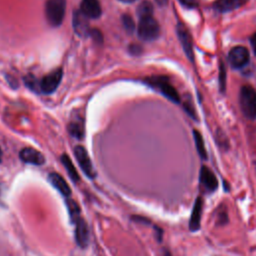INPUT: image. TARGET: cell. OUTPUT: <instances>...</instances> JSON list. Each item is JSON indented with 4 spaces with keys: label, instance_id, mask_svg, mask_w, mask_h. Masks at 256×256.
Returning <instances> with one entry per match:
<instances>
[{
    "label": "cell",
    "instance_id": "d6986e66",
    "mask_svg": "<svg viewBox=\"0 0 256 256\" xmlns=\"http://www.w3.org/2000/svg\"><path fill=\"white\" fill-rule=\"evenodd\" d=\"M194 135V139H195V144H196V148L198 151V154L200 155V157L202 159H206L207 158V153L205 150V146H204V141L202 138V135L200 134L199 131L194 130L193 132Z\"/></svg>",
    "mask_w": 256,
    "mask_h": 256
},
{
    "label": "cell",
    "instance_id": "ba28073f",
    "mask_svg": "<svg viewBox=\"0 0 256 256\" xmlns=\"http://www.w3.org/2000/svg\"><path fill=\"white\" fill-rule=\"evenodd\" d=\"M88 17H86L80 10L73 13V28L75 33H77L80 37H87L91 34Z\"/></svg>",
    "mask_w": 256,
    "mask_h": 256
},
{
    "label": "cell",
    "instance_id": "9a60e30c",
    "mask_svg": "<svg viewBox=\"0 0 256 256\" xmlns=\"http://www.w3.org/2000/svg\"><path fill=\"white\" fill-rule=\"evenodd\" d=\"M200 181L207 189L213 191L217 187V179L213 172L207 167L203 166L200 171Z\"/></svg>",
    "mask_w": 256,
    "mask_h": 256
},
{
    "label": "cell",
    "instance_id": "484cf974",
    "mask_svg": "<svg viewBox=\"0 0 256 256\" xmlns=\"http://www.w3.org/2000/svg\"><path fill=\"white\" fill-rule=\"evenodd\" d=\"M130 52L132 54H139V53H141V47L133 44V45L130 46Z\"/></svg>",
    "mask_w": 256,
    "mask_h": 256
},
{
    "label": "cell",
    "instance_id": "cb8c5ba5",
    "mask_svg": "<svg viewBox=\"0 0 256 256\" xmlns=\"http://www.w3.org/2000/svg\"><path fill=\"white\" fill-rule=\"evenodd\" d=\"M178 1L187 8H194L197 6L196 0H178Z\"/></svg>",
    "mask_w": 256,
    "mask_h": 256
},
{
    "label": "cell",
    "instance_id": "83f0119b",
    "mask_svg": "<svg viewBox=\"0 0 256 256\" xmlns=\"http://www.w3.org/2000/svg\"><path fill=\"white\" fill-rule=\"evenodd\" d=\"M155 1L160 5V6H165L168 2V0H155Z\"/></svg>",
    "mask_w": 256,
    "mask_h": 256
},
{
    "label": "cell",
    "instance_id": "3957f363",
    "mask_svg": "<svg viewBox=\"0 0 256 256\" xmlns=\"http://www.w3.org/2000/svg\"><path fill=\"white\" fill-rule=\"evenodd\" d=\"M138 36L144 41H152L158 38L160 34V26L153 16L141 18L138 25Z\"/></svg>",
    "mask_w": 256,
    "mask_h": 256
},
{
    "label": "cell",
    "instance_id": "7402d4cb",
    "mask_svg": "<svg viewBox=\"0 0 256 256\" xmlns=\"http://www.w3.org/2000/svg\"><path fill=\"white\" fill-rule=\"evenodd\" d=\"M122 23H123V26L126 30L127 33H133L134 29H135V24H134V21L132 19V17L130 15L128 14H125L122 16Z\"/></svg>",
    "mask_w": 256,
    "mask_h": 256
},
{
    "label": "cell",
    "instance_id": "603a6c76",
    "mask_svg": "<svg viewBox=\"0 0 256 256\" xmlns=\"http://www.w3.org/2000/svg\"><path fill=\"white\" fill-rule=\"evenodd\" d=\"M220 77H219V83H220V89L221 91L225 90V81H226V76H225V66L221 63L220 64Z\"/></svg>",
    "mask_w": 256,
    "mask_h": 256
},
{
    "label": "cell",
    "instance_id": "8992f818",
    "mask_svg": "<svg viewBox=\"0 0 256 256\" xmlns=\"http://www.w3.org/2000/svg\"><path fill=\"white\" fill-rule=\"evenodd\" d=\"M74 155H75L76 160H77L80 168L85 173V175L89 178H95L96 171L90 160V157L88 155L86 149L80 145L76 146L74 148Z\"/></svg>",
    "mask_w": 256,
    "mask_h": 256
},
{
    "label": "cell",
    "instance_id": "4fadbf2b",
    "mask_svg": "<svg viewBox=\"0 0 256 256\" xmlns=\"http://www.w3.org/2000/svg\"><path fill=\"white\" fill-rule=\"evenodd\" d=\"M48 179H49V182L52 184V186L55 189H57L63 196L69 197L71 195V188L69 187L68 183L61 175L55 172L50 173Z\"/></svg>",
    "mask_w": 256,
    "mask_h": 256
},
{
    "label": "cell",
    "instance_id": "52a82bcc",
    "mask_svg": "<svg viewBox=\"0 0 256 256\" xmlns=\"http://www.w3.org/2000/svg\"><path fill=\"white\" fill-rule=\"evenodd\" d=\"M229 62L233 68H242L249 61V52L243 46H236L230 50Z\"/></svg>",
    "mask_w": 256,
    "mask_h": 256
},
{
    "label": "cell",
    "instance_id": "5bb4252c",
    "mask_svg": "<svg viewBox=\"0 0 256 256\" xmlns=\"http://www.w3.org/2000/svg\"><path fill=\"white\" fill-rule=\"evenodd\" d=\"M247 2V0H217L214 8L219 12H229L235 10Z\"/></svg>",
    "mask_w": 256,
    "mask_h": 256
},
{
    "label": "cell",
    "instance_id": "9c48e42d",
    "mask_svg": "<svg viewBox=\"0 0 256 256\" xmlns=\"http://www.w3.org/2000/svg\"><path fill=\"white\" fill-rule=\"evenodd\" d=\"M177 34L179 37V40H180L184 52L186 53L187 57L193 61V46H192V38L191 35L189 33V31L187 30V28L185 27V25H183L182 23H178L177 25Z\"/></svg>",
    "mask_w": 256,
    "mask_h": 256
},
{
    "label": "cell",
    "instance_id": "277c9868",
    "mask_svg": "<svg viewBox=\"0 0 256 256\" xmlns=\"http://www.w3.org/2000/svg\"><path fill=\"white\" fill-rule=\"evenodd\" d=\"M63 76V71L61 68H58L49 74L45 75L44 77L39 81L40 91L44 94L53 93L59 86Z\"/></svg>",
    "mask_w": 256,
    "mask_h": 256
},
{
    "label": "cell",
    "instance_id": "6da1fadb",
    "mask_svg": "<svg viewBox=\"0 0 256 256\" xmlns=\"http://www.w3.org/2000/svg\"><path fill=\"white\" fill-rule=\"evenodd\" d=\"M66 11V0H47L45 15L48 23L53 27L62 24Z\"/></svg>",
    "mask_w": 256,
    "mask_h": 256
},
{
    "label": "cell",
    "instance_id": "7c38bea8",
    "mask_svg": "<svg viewBox=\"0 0 256 256\" xmlns=\"http://www.w3.org/2000/svg\"><path fill=\"white\" fill-rule=\"evenodd\" d=\"M80 11L88 18L97 19L101 15V6L98 0H82Z\"/></svg>",
    "mask_w": 256,
    "mask_h": 256
},
{
    "label": "cell",
    "instance_id": "30bf717a",
    "mask_svg": "<svg viewBox=\"0 0 256 256\" xmlns=\"http://www.w3.org/2000/svg\"><path fill=\"white\" fill-rule=\"evenodd\" d=\"M19 157L23 162L32 165H42L45 162L42 153L31 147L23 148L19 153Z\"/></svg>",
    "mask_w": 256,
    "mask_h": 256
},
{
    "label": "cell",
    "instance_id": "7a4b0ae2",
    "mask_svg": "<svg viewBox=\"0 0 256 256\" xmlns=\"http://www.w3.org/2000/svg\"><path fill=\"white\" fill-rule=\"evenodd\" d=\"M240 106L248 119L256 118V91L253 87L245 85L240 90Z\"/></svg>",
    "mask_w": 256,
    "mask_h": 256
},
{
    "label": "cell",
    "instance_id": "44dd1931",
    "mask_svg": "<svg viewBox=\"0 0 256 256\" xmlns=\"http://www.w3.org/2000/svg\"><path fill=\"white\" fill-rule=\"evenodd\" d=\"M67 203V208H68V211H69V215H70V218L73 222H75L76 220H77L80 216V208L78 206V204L74 202L73 200L69 199L66 201Z\"/></svg>",
    "mask_w": 256,
    "mask_h": 256
},
{
    "label": "cell",
    "instance_id": "5b68a950",
    "mask_svg": "<svg viewBox=\"0 0 256 256\" xmlns=\"http://www.w3.org/2000/svg\"><path fill=\"white\" fill-rule=\"evenodd\" d=\"M148 83L159 89L161 93L171 101L176 102V103L180 101V97H179L176 89L169 83L167 78L162 77V76H160V77H152L148 79Z\"/></svg>",
    "mask_w": 256,
    "mask_h": 256
},
{
    "label": "cell",
    "instance_id": "2e32d148",
    "mask_svg": "<svg viewBox=\"0 0 256 256\" xmlns=\"http://www.w3.org/2000/svg\"><path fill=\"white\" fill-rule=\"evenodd\" d=\"M201 211H202V199L198 198L194 204V209L190 219V229L192 231H196V230H198L200 227Z\"/></svg>",
    "mask_w": 256,
    "mask_h": 256
},
{
    "label": "cell",
    "instance_id": "ffe728a7",
    "mask_svg": "<svg viewBox=\"0 0 256 256\" xmlns=\"http://www.w3.org/2000/svg\"><path fill=\"white\" fill-rule=\"evenodd\" d=\"M137 15L139 19L150 17L153 15V6L149 1H142L137 7Z\"/></svg>",
    "mask_w": 256,
    "mask_h": 256
},
{
    "label": "cell",
    "instance_id": "d4e9b609",
    "mask_svg": "<svg viewBox=\"0 0 256 256\" xmlns=\"http://www.w3.org/2000/svg\"><path fill=\"white\" fill-rule=\"evenodd\" d=\"M183 106H184V109L186 110V112L191 116V117H194L195 118V116H196V113H195V111H194V108H193V106H192V104L190 103V102H185V103L183 104Z\"/></svg>",
    "mask_w": 256,
    "mask_h": 256
},
{
    "label": "cell",
    "instance_id": "e0dca14e",
    "mask_svg": "<svg viewBox=\"0 0 256 256\" xmlns=\"http://www.w3.org/2000/svg\"><path fill=\"white\" fill-rule=\"evenodd\" d=\"M61 162L64 165V167H65L69 177L72 179L74 182H78L80 177H79V174H78L77 170H76L72 160L70 159V157L68 155H66V154H63L61 156Z\"/></svg>",
    "mask_w": 256,
    "mask_h": 256
},
{
    "label": "cell",
    "instance_id": "f1b7e54d",
    "mask_svg": "<svg viewBox=\"0 0 256 256\" xmlns=\"http://www.w3.org/2000/svg\"><path fill=\"white\" fill-rule=\"evenodd\" d=\"M119 1L124 2V3H132L135 1V0H119Z\"/></svg>",
    "mask_w": 256,
    "mask_h": 256
},
{
    "label": "cell",
    "instance_id": "f546056e",
    "mask_svg": "<svg viewBox=\"0 0 256 256\" xmlns=\"http://www.w3.org/2000/svg\"><path fill=\"white\" fill-rule=\"evenodd\" d=\"M1 160H2V151L0 149V162H1Z\"/></svg>",
    "mask_w": 256,
    "mask_h": 256
},
{
    "label": "cell",
    "instance_id": "4316f807",
    "mask_svg": "<svg viewBox=\"0 0 256 256\" xmlns=\"http://www.w3.org/2000/svg\"><path fill=\"white\" fill-rule=\"evenodd\" d=\"M251 45H252V48H253V50H254V52H255V54H256V33L252 36V38H251Z\"/></svg>",
    "mask_w": 256,
    "mask_h": 256
},
{
    "label": "cell",
    "instance_id": "8fae6325",
    "mask_svg": "<svg viewBox=\"0 0 256 256\" xmlns=\"http://www.w3.org/2000/svg\"><path fill=\"white\" fill-rule=\"evenodd\" d=\"M75 240L77 244L85 248L89 241V230L84 219L79 217L75 222Z\"/></svg>",
    "mask_w": 256,
    "mask_h": 256
},
{
    "label": "cell",
    "instance_id": "ac0fdd59",
    "mask_svg": "<svg viewBox=\"0 0 256 256\" xmlns=\"http://www.w3.org/2000/svg\"><path fill=\"white\" fill-rule=\"evenodd\" d=\"M69 133L77 139H81L84 135V129H83V124L82 121H78V120H75L73 122L70 123L69 125Z\"/></svg>",
    "mask_w": 256,
    "mask_h": 256
}]
</instances>
